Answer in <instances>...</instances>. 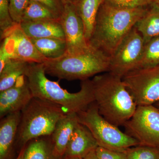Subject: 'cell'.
<instances>
[{"label": "cell", "instance_id": "d6986e66", "mask_svg": "<svg viewBox=\"0 0 159 159\" xmlns=\"http://www.w3.org/2000/svg\"><path fill=\"white\" fill-rule=\"evenodd\" d=\"M135 28L144 40L145 44L159 36V7L154 4L148 6L144 15L137 22Z\"/></svg>", "mask_w": 159, "mask_h": 159}, {"label": "cell", "instance_id": "ba28073f", "mask_svg": "<svg viewBox=\"0 0 159 159\" xmlns=\"http://www.w3.org/2000/svg\"><path fill=\"white\" fill-rule=\"evenodd\" d=\"M127 134L139 145L159 148V109L153 105L139 106L125 125Z\"/></svg>", "mask_w": 159, "mask_h": 159}, {"label": "cell", "instance_id": "30bf717a", "mask_svg": "<svg viewBox=\"0 0 159 159\" xmlns=\"http://www.w3.org/2000/svg\"><path fill=\"white\" fill-rule=\"evenodd\" d=\"M0 57L17 59L30 63H43L48 60L39 52L31 39L21 29L19 23L1 34Z\"/></svg>", "mask_w": 159, "mask_h": 159}, {"label": "cell", "instance_id": "ac0fdd59", "mask_svg": "<svg viewBox=\"0 0 159 159\" xmlns=\"http://www.w3.org/2000/svg\"><path fill=\"white\" fill-rule=\"evenodd\" d=\"M105 0H76L78 14L84 27L86 39L89 43L93 31L97 14L100 6Z\"/></svg>", "mask_w": 159, "mask_h": 159}, {"label": "cell", "instance_id": "7402d4cb", "mask_svg": "<svg viewBox=\"0 0 159 159\" xmlns=\"http://www.w3.org/2000/svg\"><path fill=\"white\" fill-rule=\"evenodd\" d=\"M60 17L46 6L30 0L24 11L21 21L59 20Z\"/></svg>", "mask_w": 159, "mask_h": 159}, {"label": "cell", "instance_id": "5bb4252c", "mask_svg": "<svg viewBox=\"0 0 159 159\" xmlns=\"http://www.w3.org/2000/svg\"><path fill=\"white\" fill-rule=\"evenodd\" d=\"M98 146L90 131L79 122L70 139L64 157L84 159Z\"/></svg>", "mask_w": 159, "mask_h": 159}, {"label": "cell", "instance_id": "44dd1931", "mask_svg": "<svg viewBox=\"0 0 159 159\" xmlns=\"http://www.w3.org/2000/svg\"><path fill=\"white\" fill-rule=\"evenodd\" d=\"M30 63L22 60H9L0 71V92L11 87L20 77L25 75Z\"/></svg>", "mask_w": 159, "mask_h": 159}, {"label": "cell", "instance_id": "1f68e13d", "mask_svg": "<svg viewBox=\"0 0 159 159\" xmlns=\"http://www.w3.org/2000/svg\"><path fill=\"white\" fill-rule=\"evenodd\" d=\"M61 1L65 5L69 3H75L76 0H61Z\"/></svg>", "mask_w": 159, "mask_h": 159}, {"label": "cell", "instance_id": "4dcf8cb0", "mask_svg": "<svg viewBox=\"0 0 159 159\" xmlns=\"http://www.w3.org/2000/svg\"><path fill=\"white\" fill-rule=\"evenodd\" d=\"M25 148V146L24 148H23L20 150L19 153L18 154V155L17 156V157H16V158L15 159H23Z\"/></svg>", "mask_w": 159, "mask_h": 159}, {"label": "cell", "instance_id": "484cf974", "mask_svg": "<svg viewBox=\"0 0 159 159\" xmlns=\"http://www.w3.org/2000/svg\"><path fill=\"white\" fill-rule=\"evenodd\" d=\"M30 0H9L10 15L14 22H21L23 14Z\"/></svg>", "mask_w": 159, "mask_h": 159}, {"label": "cell", "instance_id": "2e32d148", "mask_svg": "<svg viewBox=\"0 0 159 159\" xmlns=\"http://www.w3.org/2000/svg\"><path fill=\"white\" fill-rule=\"evenodd\" d=\"M19 25L24 33L30 39L46 38L65 39L60 20L21 21Z\"/></svg>", "mask_w": 159, "mask_h": 159}, {"label": "cell", "instance_id": "5b68a950", "mask_svg": "<svg viewBox=\"0 0 159 159\" xmlns=\"http://www.w3.org/2000/svg\"><path fill=\"white\" fill-rule=\"evenodd\" d=\"M110 59L104 52L90 45L85 52L75 55L67 54L43 64L46 74L60 80L82 81L108 72Z\"/></svg>", "mask_w": 159, "mask_h": 159}, {"label": "cell", "instance_id": "d6a6232c", "mask_svg": "<svg viewBox=\"0 0 159 159\" xmlns=\"http://www.w3.org/2000/svg\"><path fill=\"white\" fill-rule=\"evenodd\" d=\"M159 7V0H153V3Z\"/></svg>", "mask_w": 159, "mask_h": 159}, {"label": "cell", "instance_id": "8992f818", "mask_svg": "<svg viewBox=\"0 0 159 159\" xmlns=\"http://www.w3.org/2000/svg\"><path fill=\"white\" fill-rule=\"evenodd\" d=\"M77 114L80 123L90 131L99 147L125 152L131 147L139 145L137 140L104 119L99 114L95 102Z\"/></svg>", "mask_w": 159, "mask_h": 159}, {"label": "cell", "instance_id": "7a4b0ae2", "mask_svg": "<svg viewBox=\"0 0 159 159\" xmlns=\"http://www.w3.org/2000/svg\"><path fill=\"white\" fill-rule=\"evenodd\" d=\"M91 80L94 102L99 114L118 127L125 125L138 106L122 77L106 72L96 75Z\"/></svg>", "mask_w": 159, "mask_h": 159}, {"label": "cell", "instance_id": "4316f807", "mask_svg": "<svg viewBox=\"0 0 159 159\" xmlns=\"http://www.w3.org/2000/svg\"><path fill=\"white\" fill-rule=\"evenodd\" d=\"M116 6L124 8H133L146 7L153 3V0H107Z\"/></svg>", "mask_w": 159, "mask_h": 159}, {"label": "cell", "instance_id": "f546056e", "mask_svg": "<svg viewBox=\"0 0 159 159\" xmlns=\"http://www.w3.org/2000/svg\"><path fill=\"white\" fill-rule=\"evenodd\" d=\"M83 159H100L96 154V150L93 151L88 154Z\"/></svg>", "mask_w": 159, "mask_h": 159}, {"label": "cell", "instance_id": "83f0119b", "mask_svg": "<svg viewBox=\"0 0 159 159\" xmlns=\"http://www.w3.org/2000/svg\"><path fill=\"white\" fill-rule=\"evenodd\" d=\"M96 152L100 159H127L125 152L116 151L98 146Z\"/></svg>", "mask_w": 159, "mask_h": 159}, {"label": "cell", "instance_id": "603a6c76", "mask_svg": "<svg viewBox=\"0 0 159 159\" xmlns=\"http://www.w3.org/2000/svg\"><path fill=\"white\" fill-rule=\"evenodd\" d=\"M157 66H159V36L145 44L143 55L137 69Z\"/></svg>", "mask_w": 159, "mask_h": 159}, {"label": "cell", "instance_id": "cb8c5ba5", "mask_svg": "<svg viewBox=\"0 0 159 159\" xmlns=\"http://www.w3.org/2000/svg\"><path fill=\"white\" fill-rule=\"evenodd\" d=\"M127 159H159V148L139 145L125 151Z\"/></svg>", "mask_w": 159, "mask_h": 159}, {"label": "cell", "instance_id": "9a60e30c", "mask_svg": "<svg viewBox=\"0 0 159 159\" xmlns=\"http://www.w3.org/2000/svg\"><path fill=\"white\" fill-rule=\"evenodd\" d=\"M79 123L77 113H69L58 120L51 135L55 153L64 157L73 133Z\"/></svg>", "mask_w": 159, "mask_h": 159}, {"label": "cell", "instance_id": "8fae6325", "mask_svg": "<svg viewBox=\"0 0 159 159\" xmlns=\"http://www.w3.org/2000/svg\"><path fill=\"white\" fill-rule=\"evenodd\" d=\"M60 21L67 45V54L75 55L86 51L90 45L86 39L83 24L75 3L64 5Z\"/></svg>", "mask_w": 159, "mask_h": 159}, {"label": "cell", "instance_id": "f1b7e54d", "mask_svg": "<svg viewBox=\"0 0 159 159\" xmlns=\"http://www.w3.org/2000/svg\"><path fill=\"white\" fill-rule=\"evenodd\" d=\"M41 4L60 16L63 12L64 4L61 0H32Z\"/></svg>", "mask_w": 159, "mask_h": 159}, {"label": "cell", "instance_id": "e0dca14e", "mask_svg": "<svg viewBox=\"0 0 159 159\" xmlns=\"http://www.w3.org/2000/svg\"><path fill=\"white\" fill-rule=\"evenodd\" d=\"M55 153L51 136L31 140L26 145L23 159H64Z\"/></svg>", "mask_w": 159, "mask_h": 159}, {"label": "cell", "instance_id": "6da1fadb", "mask_svg": "<svg viewBox=\"0 0 159 159\" xmlns=\"http://www.w3.org/2000/svg\"><path fill=\"white\" fill-rule=\"evenodd\" d=\"M149 6L130 9L105 0L98 11L89 44L111 57Z\"/></svg>", "mask_w": 159, "mask_h": 159}, {"label": "cell", "instance_id": "3957f363", "mask_svg": "<svg viewBox=\"0 0 159 159\" xmlns=\"http://www.w3.org/2000/svg\"><path fill=\"white\" fill-rule=\"evenodd\" d=\"M33 97L61 107L69 113H78L94 102L91 80L81 81L80 90L71 93L46 76L43 63H30L25 74Z\"/></svg>", "mask_w": 159, "mask_h": 159}, {"label": "cell", "instance_id": "e575fe53", "mask_svg": "<svg viewBox=\"0 0 159 159\" xmlns=\"http://www.w3.org/2000/svg\"><path fill=\"white\" fill-rule=\"evenodd\" d=\"M157 107L159 109V102L156 103Z\"/></svg>", "mask_w": 159, "mask_h": 159}, {"label": "cell", "instance_id": "277c9868", "mask_svg": "<svg viewBox=\"0 0 159 159\" xmlns=\"http://www.w3.org/2000/svg\"><path fill=\"white\" fill-rule=\"evenodd\" d=\"M67 113L57 104L33 97L21 111L16 146L20 150L33 139L50 136L58 120Z\"/></svg>", "mask_w": 159, "mask_h": 159}, {"label": "cell", "instance_id": "d590c367", "mask_svg": "<svg viewBox=\"0 0 159 159\" xmlns=\"http://www.w3.org/2000/svg\"></svg>", "mask_w": 159, "mask_h": 159}, {"label": "cell", "instance_id": "7c38bea8", "mask_svg": "<svg viewBox=\"0 0 159 159\" xmlns=\"http://www.w3.org/2000/svg\"><path fill=\"white\" fill-rule=\"evenodd\" d=\"M33 97L27 77L22 75L11 87L0 92V118L21 111Z\"/></svg>", "mask_w": 159, "mask_h": 159}, {"label": "cell", "instance_id": "52a82bcc", "mask_svg": "<svg viewBox=\"0 0 159 159\" xmlns=\"http://www.w3.org/2000/svg\"><path fill=\"white\" fill-rule=\"evenodd\" d=\"M122 79L138 106L159 102V66L135 69Z\"/></svg>", "mask_w": 159, "mask_h": 159}, {"label": "cell", "instance_id": "9c48e42d", "mask_svg": "<svg viewBox=\"0 0 159 159\" xmlns=\"http://www.w3.org/2000/svg\"><path fill=\"white\" fill-rule=\"evenodd\" d=\"M145 43L134 27L120 43L111 57L108 72L122 77L135 70L143 55Z\"/></svg>", "mask_w": 159, "mask_h": 159}, {"label": "cell", "instance_id": "4fadbf2b", "mask_svg": "<svg viewBox=\"0 0 159 159\" xmlns=\"http://www.w3.org/2000/svg\"><path fill=\"white\" fill-rule=\"evenodd\" d=\"M21 111L7 115L0 122V159H13Z\"/></svg>", "mask_w": 159, "mask_h": 159}, {"label": "cell", "instance_id": "836d02e7", "mask_svg": "<svg viewBox=\"0 0 159 159\" xmlns=\"http://www.w3.org/2000/svg\"><path fill=\"white\" fill-rule=\"evenodd\" d=\"M64 159H83L80 158H68V157H64Z\"/></svg>", "mask_w": 159, "mask_h": 159}, {"label": "cell", "instance_id": "d4e9b609", "mask_svg": "<svg viewBox=\"0 0 159 159\" xmlns=\"http://www.w3.org/2000/svg\"><path fill=\"white\" fill-rule=\"evenodd\" d=\"M9 11V0H0V29L1 34L15 25Z\"/></svg>", "mask_w": 159, "mask_h": 159}, {"label": "cell", "instance_id": "ffe728a7", "mask_svg": "<svg viewBox=\"0 0 159 159\" xmlns=\"http://www.w3.org/2000/svg\"><path fill=\"white\" fill-rule=\"evenodd\" d=\"M30 39L39 52L48 60L58 59L67 54L65 39L46 38Z\"/></svg>", "mask_w": 159, "mask_h": 159}]
</instances>
